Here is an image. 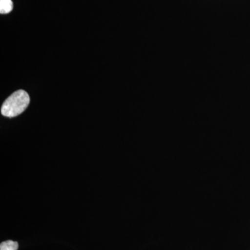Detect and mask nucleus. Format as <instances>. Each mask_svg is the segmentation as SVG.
Wrapping results in <instances>:
<instances>
[{
	"label": "nucleus",
	"instance_id": "1",
	"mask_svg": "<svg viewBox=\"0 0 250 250\" xmlns=\"http://www.w3.org/2000/svg\"><path fill=\"white\" fill-rule=\"evenodd\" d=\"M30 103V98L25 90H19L6 99L1 108L2 116L14 118L25 111Z\"/></svg>",
	"mask_w": 250,
	"mask_h": 250
},
{
	"label": "nucleus",
	"instance_id": "2",
	"mask_svg": "<svg viewBox=\"0 0 250 250\" xmlns=\"http://www.w3.org/2000/svg\"><path fill=\"white\" fill-rule=\"evenodd\" d=\"M13 8L14 4L11 0H0V14H9L12 11Z\"/></svg>",
	"mask_w": 250,
	"mask_h": 250
},
{
	"label": "nucleus",
	"instance_id": "3",
	"mask_svg": "<svg viewBox=\"0 0 250 250\" xmlns=\"http://www.w3.org/2000/svg\"><path fill=\"white\" fill-rule=\"evenodd\" d=\"M18 243L13 241H6L2 242L0 245V250H17Z\"/></svg>",
	"mask_w": 250,
	"mask_h": 250
}]
</instances>
